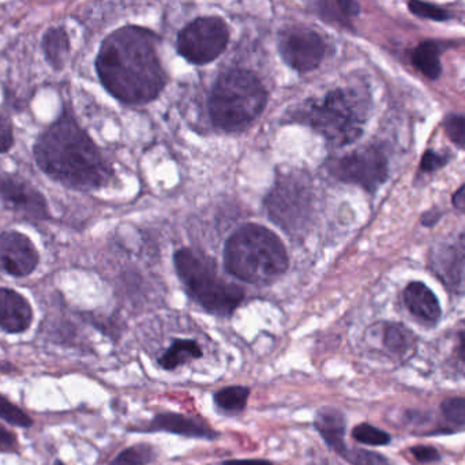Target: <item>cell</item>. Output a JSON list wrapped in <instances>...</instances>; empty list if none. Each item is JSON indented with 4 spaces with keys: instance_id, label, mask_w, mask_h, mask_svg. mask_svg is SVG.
I'll use <instances>...</instances> for the list:
<instances>
[{
    "instance_id": "7c38bea8",
    "label": "cell",
    "mask_w": 465,
    "mask_h": 465,
    "mask_svg": "<svg viewBox=\"0 0 465 465\" xmlns=\"http://www.w3.org/2000/svg\"><path fill=\"white\" fill-rule=\"evenodd\" d=\"M40 254L31 238L6 231L0 233V271L13 277H26L36 271Z\"/></svg>"
},
{
    "instance_id": "2e32d148",
    "label": "cell",
    "mask_w": 465,
    "mask_h": 465,
    "mask_svg": "<svg viewBox=\"0 0 465 465\" xmlns=\"http://www.w3.org/2000/svg\"><path fill=\"white\" fill-rule=\"evenodd\" d=\"M432 269L435 274L445 282L446 287L454 292H462L464 282V258H462V246H443L432 260Z\"/></svg>"
},
{
    "instance_id": "603a6c76",
    "label": "cell",
    "mask_w": 465,
    "mask_h": 465,
    "mask_svg": "<svg viewBox=\"0 0 465 465\" xmlns=\"http://www.w3.org/2000/svg\"><path fill=\"white\" fill-rule=\"evenodd\" d=\"M154 451L151 446L137 445L122 451L110 465H146L153 460Z\"/></svg>"
},
{
    "instance_id": "d590c367",
    "label": "cell",
    "mask_w": 465,
    "mask_h": 465,
    "mask_svg": "<svg viewBox=\"0 0 465 465\" xmlns=\"http://www.w3.org/2000/svg\"><path fill=\"white\" fill-rule=\"evenodd\" d=\"M56 465H62V462H56Z\"/></svg>"
},
{
    "instance_id": "836d02e7",
    "label": "cell",
    "mask_w": 465,
    "mask_h": 465,
    "mask_svg": "<svg viewBox=\"0 0 465 465\" xmlns=\"http://www.w3.org/2000/svg\"><path fill=\"white\" fill-rule=\"evenodd\" d=\"M224 465H272V462L263 461V460H232V461H225Z\"/></svg>"
},
{
    "instance_id": "8fae6325",
    "label": "cell",
    "mask_w": 465,
    "mask_h": 465,
    "mask_svg": "<svg viewBox=\"0 0 465 465\" xmlns=\"http://www.w3.org/2000/svg\"><path fill=\"white\" fill-rule=\"evenodd\" d=\"M0 200L26 222H45L50 217L45 195L18 175L0 173Z\"/></svg>"
},
{
    "instance_id": "ba28073f",
    "label": "cell",
    "mask_w": 465,
    "mask_h": 465,
    "mask_svg": "<svg viewBox=\"0 0 465 465\" xmlns=\"http://www.w3.org/2000/svg\"><path fill=\"white\" fill-rule=\"evenodd\" d=\"M230 40L227 24L219 17H201L182 29L176 50L189 64H208L219 58Z\"/></svg>"
},
{
    "instance_id": "e575fe53",
    "label": "cell",
    "mask_w": 465,
    "mask_h": 465,
    "mask_svg": "<svg viewBox=\"0 0 465 465\" xmlns=\"http://www.w3.org/2000/svg\"><path fill=\"white\" fill-rule=\"evenodd\" d=\"M453 205L460 211L464 209V186L460 187L459 192L454 194Z\"/></svg>"
},
{
    "instance_id": "ffe728a7",
    "label": "cell",
    "mask_w": 465,
    "mask_h": 465,
    "mask_svg": "<svg viewBox=\"0 0 465 465\" xmlns=\"http://www.w3.org/2000/svg\"><path fill=\"white\" fill-rule=\"evenodd\" d=\"M440 55V47L438 43H420L412 54L413 66L430 80H437L442 73Z\"/></svg>"
},
{
    "instance_id": "d4e9b609",
    "label": "cell",
    "mask_w": 465,
    "mask_h": 465,
    "mask_svg": "<svg viewBox=\"0 0 465 465\" xmlns=\"http://www.w3.org/2000/svg\"><path fill=\"white\" fill-rule=\"evenodd\" d=\"M0 419L17 427H31L34 424V420L25 412L2 394H0Z\"/></svg>"
},
{
    "instance_id": "6da1fadb",
    "label": "cell",
    "mask_w": 465,
    "mask_h": 465,
    "mask_svg": "<svg viewBox=\"0 0 465 465\" xmlns=\"http://www.w3.org/2000/svg\"><path fill=\"white\" fill-rule=\"evenodd\" d=\"M156 45V35L141 26L127 25L108 35L96 58L97 75L105 91L129 105L157 99L167 84V74Z\"/></svg>"
},
{
    "instance_id": "7a4b0ae2",
    "label": "cell",
    "mask_w": 465,
    "mask_h": 465,
    "mask_svg": "<svg viewBox=\"0 0 465 465\" xmlns=\"http://www.w3.org/2000/svg\"><path fill=\"white\" fill-rule=\"evenodd\" d=\"M40 170L62 186L94 192L114 175L104 154L70 114H64L40 135L34 146Z\"/></svg>"
},
{
    "instance_id": "52a82bcc",
    "label": "cell",
    "mask_w": 465,
    "mask_h": 465,
    "mask_svg": "<svg viewBox=\"0 0 465 465\" xmlns=\"http://www.w3.org/2000/svg\"><path fill=\"white\" fill-rule=\"evenodd\" d=\"M265 205L277 227L288 235H302L310 227L314 213V190L309 176L299 173L279 176Z\"/></svg>"
},
{
    "instance_id": "d6a6232c",
    "label": "cell",
    "mask_w": 465,
    "mask_h": 465,
    "mask_svg": "<svg viewBox=\"0 0 465 465\" xmlns=\"http://www.w3.org/2000/svg\"><path fill=\"white\" fill-rule=\"evenodd\" d=\"M18 449L17 438L6 427L0 424V451L4 453H15Z\"/></svg>"
},
{
    "instance_id": "d6986e66",
    "label": "cell",
    "mask_w": 465,
    "mask_h": 465,
    "mask_svg": "<svg viewBox=\"0 0 465 465\" xmlns=\"http://www.w3.org/2000/svg\"><path fill=\"white\" fill-rule=\"evenodd\" d=\"M382 342L385 350L397 358H408L415 348V337L400 323H386L382 331Z\"/></svg>"
},
{
    "instance_id": "9a60e30c",
    "label": "cell",
    "mask_w": 465,
    "mask_h": 465,
    "mask_svg": "<svg viewBox=\"0 0 465 465\" xmlns=\"http://www.w3.org/2000/svg\"><path fill=\"white\" fill-rule=\"evenodd\" d=\"M404 302L411 314L423 322H438L442 314L437 296L424 282H410L404 291Z\"/></svg>"
},
{
    "instance_id": "4316f807",
    "label": "cell",
    "mask_w": 465,
    "mask_h": 465,
    "mask_svg": "<svg viewBox=\"0 0 465 465\" xmlns=\"http://www.w3.org/2000/svg\"><path fill=\"white\" fill-rule=\"evenodd\" d=\"M443 416L451 423L462 429L465 423V400L462 397H450L440 404Z\"/></svg>"
},
{
    "instance_id": "5bb4252c",
    "label": "cell",
    "mask_w": 465,
    "mask_h": 465,
    "mask_svg": "<svg viewBox=\"0 0 465 465\" xmlns=\"http://www.w3.org/2000/svg\"><path fill=\"white\" fill-rule=\"evenodd\" d=\"M148 431H167L173 434L183 435L190 438H203V440H214L216 432L198 419L179 413H162L157 415L148 426Z\"/></svg>"
},
{
    "instance_id": "44dd1931",
    "label": "cell",
    "mask_w": 465,
    "mask_h": 465,
    "mask_svg": "<svg viewBox=\"0 0 465 465\" xmlns=\"http://www.w3.org/2000/svg\"><path fill=\"white\" fill-rule=\"evenodd\" d=\"M203 356L200 345L194 340H175L171 347L163 353L159 364L165 370L178 369L187 361L200 359Z\"/></svg>"
},
{
    "instance_id": "1f68e13d",
    "label": "cell",
    "mask_w": 465,
    "mask_h": 465,
    "mask_svg": "<svg viewBox=\"0 0 465 465\" xmlns=\"http://www.w3.org/2000/svg\"><path fill=\"white\" fill-rule=\"evenodd\" d=\"M411 453L421 464L438 461L440 459L437 449L431 448V446H415V448L411 449Z\"/></svg>"
},
{
    "instance_id": "9c48e42d",
    "label": "cell",
    "mask_w": 465,
    "mask_h": 465,
    "mask_svg": "<svg viewBox=\"0 0 465 465\" xmlns=\"http://www.w3.org/2000/svg\"><path fill=\"white\" fill-rule=\"evenodd\" d=\"M331 171L339 181L374 193L388 179V159L380 149L370 146L336 160Z\"/></svg>"
},
{
    "instance_id": "cb8c5ba5",
    "label": "cell",
    "mask_w": 465,
    "mask_h": 465,
    "mask_svg": "<svg viewBox=\"0 0 465 465\" xmlns=\"http://www.w3.org/2000/svg\"><path fill=\"white\" fill-rule=\"evenodd\" d=\"M352 437L358 442L366 443L372 446H385L391 443V435L378 427L371 426L369 423H361L356 426L352 431Z\"/></svg>"
},
{
    "instance_id": "ac0fdd59",
    "label": "cell",
    "mask_w": 465,
    "mask_h": 465,
    "mask_svg": "<svg viewBox=\"0 0 465 465\" xmlns=\"http://www.w3.org/2000/svg\"><path fill=\"white\" fill-rule=\"evenodd\" d=\"M43 51L45 61L54 70H62L66 66L70 54V39L64 28H50L43 36Z\"/></svg>"
},
{
    "instance_id": "3957f363",
    "label": "cell",
    "mask_w": 465,
    "mask_h": 465,
    "mask_svg": "<svg viewBox=\"0 0 465 465\" xmlns=\"http://www.w3.org/2000/svg\"><path fill=\"white\" fill-rule=\"evenodd\" d=\"M228 273L250 284H269L285 273L288 255L276 233L258 224L236 230L224 247Z\"/></svg>"
},
{
    "instance_id": "4dcf8cb0",
    "label": "cell",
    "mask_w": 465,
    "mask_h": 465,
    "mask_svg": "<svg viewBox=\"0 0 465 465\" xmlns=\"http://www.w3.org/2000/svg\"><path fill=\"white\" fill-rule=\"evenodd\" d=\"M449 156L446 154L438 153V152H426L423 159L420 163V170L423 173H434V171L440 170L443 165L448 163Z\"/></svg>"
},
{
    "instance_id": "f546056e",
    "label": "cell",
    "mask_w": 465,
    "mask_h": 465,
    "mask_svg": "<svg viewBox=\"0 0 465 465\" xmlns=\"http://www.w3.org/2000/svg\"><path fill=\"white\" fill-rule=\"evenodd\" d=\"M15 145V133L9 116L0 113V153H7Z\"/></svg>"
},
{
    "instance_id": "f1b7e54d",
    "label": "cell",
    "mask_w": 465,
    "mask_h": 465,
    "mask_svg": "<svg viewBox=\"0 0 465 465\" xmlns=\"http://www.w3.org/2000/svg\"><path fill=\"white\" fill-rule=\"evenodd\" d=\"M446 133L451 143H456L457 146L462 148L464 145V118L461 115L449 116L445 122Z\"/></svg>"
},
{
    "instance_id": "30bf717a",
    "label": "cell",
    "mask_w": 465,
    "mask_h": 465,
    "mask_svg": "<svg viewBox=\"0 0 465 465\" xmlns=\"http://www.w3.org/2000/svg\"><path fill=\"white\" fill-rule=\"evenodd\" d=\"M279 53L282 61L299 73L317 69L325 56V43L317 32L288 28L280 34Z\"/></svg>"
},
{
    "instance_id": "277c9868",
    "label": "cell",
    "mask_w": 465,
    "mask_h": 465,
    "mask_svg": "<svg viewBox=\"0 0 465 465\" xmlns=\"http://www.w3.org/2000/svg\"><path fill=\"white\" fill-rule=\"evenodd\" d=\"M369 102L355 89L339 88L322 100H314L299 111L298 119L320 133L329 143L341 148L363 134L369 118Z\"/></svg>"
},
{
    "instance_id": "83f0119b",
    "label": "cell",
    "mask_w": 465,
    "mask_h": 465,
    "mask_svg": "<svg viewBox=\"0 0 465 465\" xmlns=\"http://www.w3.org/2000/svg\"><path fill=\"white\" fill-rule=\"evenodd\" d=\"M408 7H410L412 15L426 18V20L440 21L442 23V21L449 20L451 17L446 10L440 9V7L431 4H424V2H411Z\"/></svg>"
},
{
    "instance_id": "7402d4cb",
    "label": "cell",
    "mask_w": 465,
    "mask_h": 465,
    "mask_svg": "<svg viewBox=\"0 0 465 465\" xmlns=\"http://www.w3.org/2000/svg\"><path fill=\"white\" fill-rule=\"evenodd\" d=\"M250 391L246 386H228L214 393L217 407L225 412L235 413L244 410Z\"/></svg>"
},
{
    "instance_id": "484cf974",
    "label": "cell",
    "mask_w": 465,
    "mask_h": 465,
    "mask_svg": "<svg viewBox=\"0 0 465 465\" xmlns=\"http://www.w3.org/2000/svg\"><path fill=\"white\" fill-rule=\"evenodd\" d=\"M342 457L352 465H389L388 460L375 451L364 450V449H345Z\"/></svg>"
},
{
    "instance_id": "4fadbf2b",
    "label": "cell",
    "mask_w": 465,
    "mask_h": 465,
    "mask_svg": "<svg viewBox=\"0 0 465 465\" xmlns=\"http://www.w3.org/2000/svg\"><path fill=\"white\" fill-rule=\"evenodd\" d=\"M34 321L28 299L17 291L0 287V328L7 333H23Z\"/></svg>"
},
{
    "instance_id": "e0dca14e",
    "label": "cell",
    "mask_w": 465,
    "mask_h": 465,
    "mask_svg": "<svg viewBox=\"0 0 465 465\" xmlns=\"http://www.w3.org/2000/svg\"><path fill=\"white\" fill-rule=\"evenodd\" d=\"M314 427L320 432L329 448L336 453H344L345 449V419L339 410L321 408L315 415Z\"/></svg>"
},
{
    "instance_id": "5b68a950",
    "label": "cell",
    "mask_w": 465,
    "mask_h": 465,
    "mask_svg": "<svg viewBox=\"0 0 465 465\" xmlns=\"http://www.w3.org/2000/svg\"><path fill=\"white\" fill-rule=\"evenodd\" d=\"M266 103L268 94L257 75L249 70H228L214 84L209 114L219 129L241 132L261 115Z\"/></svg>"
},
{
    "instance_id": "8992f818",
    "label": "cell",
    "mask_w": 465,
    "mask_h": 465,
    "mask_svg": "<svg viewBox=\"0 0 465 465\" xmlns=\"http://www.w3.org/2000/svg\"><path fill=\"white\" fill-rule=\"evenodd\" d=\"M173 263L190 298L206 312L228 317L243 301V291L225 282L217 271L216 262L208 255L193 249H181L173 255Z\"/></svg>"
}]
</instances>
